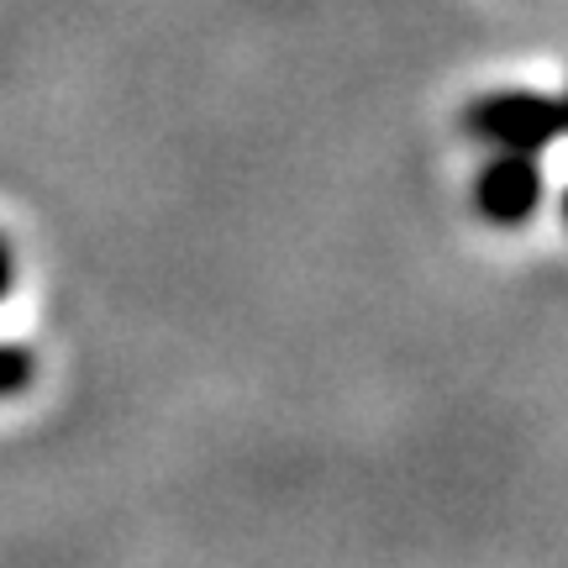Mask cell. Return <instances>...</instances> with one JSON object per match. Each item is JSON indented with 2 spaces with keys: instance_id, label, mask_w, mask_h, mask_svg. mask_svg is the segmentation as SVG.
Here are the masks:
<instances>
[{
  "instance_id": "8992f818",
  "label": "cell",
  "mask_w": 568,
  "mask_h": 568,
  "mask_svg": "<svg viewBox=\"0 0 568 568\" xmlns=\"http://www.w3.org/2000/svg\"><path fill=\"white\" fill-rule=\"evenodd\" d=\"M564 222H568V184H564Z\"/></svg>"
},
{
  "instance_id": "7a4b0ae2",
  "label": "cell",
  "mask_w": 568,
  "mask_h": 568,
  "mask_svg": "<svg viewBox=\"0 0 568 568\" xmlns=\"http://www.w3.org/2000/svg\"><path fill=\"white\" fill-rule=\"evenodd\" d=\"M479 205H485L489 222H527L531 211L542 205L537 159H527V153H500V159L479 174Z\"/></svg>"
},
{
  "instance_id": "5b68a950",
  "label": "cell",
  "mask_w": 568,
  "mask_h": 568,
  "mask_svg": "<svg viewBox=\"0 0 568 568\" xmlns=\"http://www.w3.org/2000/svg\"><path fill=\"white\" fill-rule=\"evenodd\" d=\"M558 126H564V132H568V90H564V95H558Z\"/></svg>"
},
{
  "instance_id": "3957f363",
  "label": "cell",
  "mask_w": 568,
  "mask_h": 568,
  "mask_svg": "<svg viewBox=\"0 0 568 568\" xmlns=\"http://www.w3.org/2000/svg\"><path fill=\"white\" fill-rule=\"evenodd\" d=\"M32 385V353L21 343H0V400Z\"/></svg>"
},
{
  "instance_id": "277c9868",
  "label": "cell",
  "mask_w": 568,
  "mask_h": 568,
  "mask_svg": "<svg viewBox=\"0 0 568 568\" xmlns=\"http://www.w3.org/2000/svg\"><path fill=\"white\" fill-rule=\"evenodd\" d=\"M11 284H17V258H11V243L0 237V301L11 295Z\"/></svg>"
},
{
  "instance_id": "6da1fadb",
  "label": "cell",
  "mask_w": 568,
  "mask_h": 568,
  "mask_svg": "<svg viewBox=\"0 0 568 568\" xmlns=\"http://www.w3.org/2000/svg\"><path fill=\"white\" fill-rule=\"evenodd\" d=\"M474 132L500 148V153H548L552 142L564 138L558 126V101L552 95H537V90H495L474 105Z\"/></svg>"
}]
</instances>
